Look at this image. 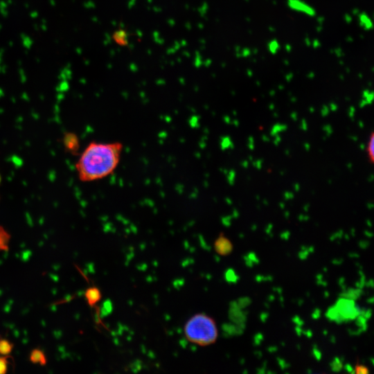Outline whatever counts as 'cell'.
Instances as JSON below:
<instances>
[{
	"label": "cell",
	"instance_id": "cell-14",
	"mask_svg": "<svg viewBox=\"0 0 374 374\" xmlns=\"http://www.w3.org/2000/svg\"><path fill=\"white\" fill-rule=\"evenodd\" d=\"M229 175H231V178L229 179V181L231 184H232L233 183V179L235 177V172L233 170H231Z\"/></svg>",
	"mask_w": 374,
	"mask_h": 374
},
{
	"label": "cell",
	"instance_id": "cell-9",
	"mask_svg": "<svg viewBox=\"0 0 374 374\" xmlns=\"http://www.w3.org/2000/svg\"><path fill=\"white\" fill-rule=\"evenodd\" d=\"M8 235L3 229H0V250L8 249Z\"/></svg>",
	"mask_w": 374,
	"mask_h": 374
},
{
	"label": "cell",
	"instance_id": "cell-12",
	"mask_svg": "<svg viewBox=\"0 0 374 374\" xmlns=\"http://www.w3.org/2000/svg\"><path fill=\"white\" fill-rule=\"evenodd\" d=\"M287 128L286 125H276L273 127L272 130H271V134H273V135H275L276 133L279 132H281V131H283L284 130H285Z\"/></svg>",
	"mask_w": 374,
	"mask_h": 374
},
{
	"label": "cell",
	"instance_id": "cell-6",
	"mask_svg": "<svg viewBox=\"0 0 374 374\" xmlns=\"http://www.w3.org/2000/svg\"><path fill=\"white\" fill-rule=\"evenodd\" d=\"M30 360L33 364H38L42 366L45 365L46 363V357L44 353L37 348L31 351L30 354Z\"/></svg>",
	"mask_w": 374,
	"mask_h": 374
},
{
	"label": "cell",
	"instance_id": "cell-2",
	"mask_svg": "<svg viewBox=\"0 0 374 374\" xmlns=\"http://www.w3.org/2000/svg\"><path fill=\"white\" fill-rule=\"evenodd\" d=\"M184 331L189 341L202 346L215 343L218 335L215 321L204 313L196 314L190 318Z\"/></svg>",
	"mask_w": 374,
	"mask_h": 374
},
{
	"label": "cell",
	"instance_id": "cell-4",
	"mask_svg": "<svg viewBox=\"0 0 374 374\" xmlns=\"http://www.w3.org/2000/svg\"><path fill=\"white\" fill-rule=\"evenodd\" d=\"M113 41L120 46L127 47L129 44V34L126 29L119 28L112 34Z\"/></svg>",
	"mask_w": 374,
	"mask_h": 374
},
{
	"label": "cell",
	"instance_id": "cell-8",
	"mask_svg": "<svg viewBox=\"0 0 374 374\" xmlns=\"http://www.w3.org/2000/svg\"><path fill=\"white\" fill-rule=\"evenodd\" d=\"M13 344L7 339H0V354L8 355L12 350Z\"/></svg>",
	"mask_w": 374,
	"mask_h": 374
},
{
	"label": "cell",
	"instance_id": "cell-13",
	"mask_svg": "<svg viewBox=\"0 0 374 374\" xmlns=\"http://www.w3.org/2000/svg\"><path fill=\"white\" fill-rule=\"evenodd\" d=\"M369 371L367 367L364 365H357L355 366V373H368Z\"/></svg>",
	"mask_w": 374,
	"mask_h": 374
},
{
	"label": "cell",
	"instance_id": "cell-1",
	"mask_svg": "<svg viewBox=\"0 0 374 374\" xmlns=\"http://www.w3.org/2000/svg\"><path fill=\"white\" fill-rule=\"evenodd\" d=\"M123 149V143L119 141H91L75 163L80 181L92 182L112 175L120 163Z\"/></svg>",
	"mask_w": 374,
	"mask_h": 374
},
{
	"label": "cell",
	"instance_id": "cell-10",
	"mask_svg": "<svg viewBox=\"0 0 374 374\" xmlns=\"http://www.w3.org/2000/svg\"><path fill=\"white\" fill-rule=\"evenodd\" d=\"M8 357H0V374H4L7 372L8 368Z\"/></svg>",
	"mask_w": 374,
	"mask_h": 374
},
{
	"label": "cell",
	"instance_id": "cell-5",
	"mask_svg": "<svg viewBox=\"0 0 374 374\" xmlns=\"http://www.w3.org/2000/svg\"><path fill=\"white\" fill-rule=\"evenodd\" d=\"M84 297L88 305L93 307L100 301L102 294L100 290L97 287L92 286L88 287L85 290Z\"/></svg>",
	"mask_w": 374,
	"mask_h": 374
},
{
	"label": "cell",
	"instance_id": "cell-11",
	"mask_svg": "<svg viewBox=\"0 0 374 374\" xmlns=\"http://www.w3.org/2000/svg\"><path fill=\"white\" fill-rule=\"evenodd\" d=\"M233 143L229 136L223 137L221 142V148L224 150L229 148H232Z\"/></svg>",
	"mask_w": 374,
	"mask_h": 374
},
{
	"label": "cell",
	"instance_id": "cell-3",
	"mask_svg": "<svg viewBox=\"0 0 374 374\" xmlns=\"http://www.w3.org/2000/svg\"><path fill=\"white\" fill-rule=\"evenodd\" d=\"M214 247L216 252L222 256L229 254L233 250L232 243L224 235H220L216 239Z\"/></svg>",
	"mask_w": 374,
	"mask_h": 374
},
{
	"label": "cell",
	"instance_id": "cell-7",
	"mask_svg": "<svg viewBox=\"0 0 374 374\" xmlns=\"http://www.w3.org/2000/svg\"><path fill=\"white\" fill-rule=\"evenodd\" d=\"M367 155L372 163L374 164V131L371 134L366 147Z\"/></svg>",
	"mask_w": 374,
	"mask_h": 374
}]
</instances>
